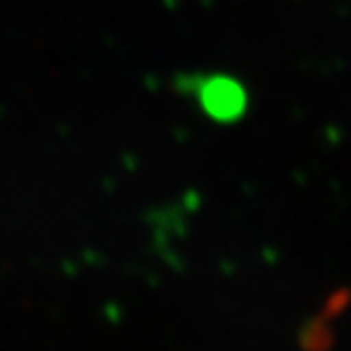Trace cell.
Returning a JSON list of instances; mask_svg holds the SVG:
<instances>
[{
	"mask_svg": "<svg viewBox=\"0 0 351 351\" xmlns=\"http://www.w3.org/2000/svg\"><path fill=\"white\" fill-rule=\"evenodd\" d=\"M199 98L203 110L210 117L219 119V121H233V119H237L242 114L244 103H247L244 89L233 78H226V75L203 80V85L199 87Z\"/></svg>",
	"mask_w": 351,
	"mask_h": 351,
	"instance_id": "cell-1",
	"label": "cell"
}]
</instances>
